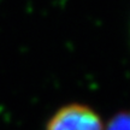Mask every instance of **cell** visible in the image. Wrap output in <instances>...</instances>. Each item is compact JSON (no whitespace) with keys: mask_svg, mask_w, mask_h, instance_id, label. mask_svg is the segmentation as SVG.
<instances>
[{"mask_svg":"<svg viewBox=\"0 0 130 130\" xmlns=\"http://www.w3.org/2000/svg\"><path fill=\"white\" fill-rule=\"evenodd\" d=\"M47 130H105L100 116L90 107L70 104L52 117Z\"/></svg>","mask_w":130,"mask_h":130,"instance_id":"obj_1","label":"cell"},{"mask_svg":"<svg viewBox=\"0 0 130 130\" xmlns=\"http://www.w3.org/2000/svg\"><path fill=\"white\" fill-rule=\"evenodd\" d=\"M106 130H130V111L117 113L110 119Z\"/></svg>","mask_w":130,"mask_h":130,"instance_id":"obj_2","label":"cell"}]
</instances>
